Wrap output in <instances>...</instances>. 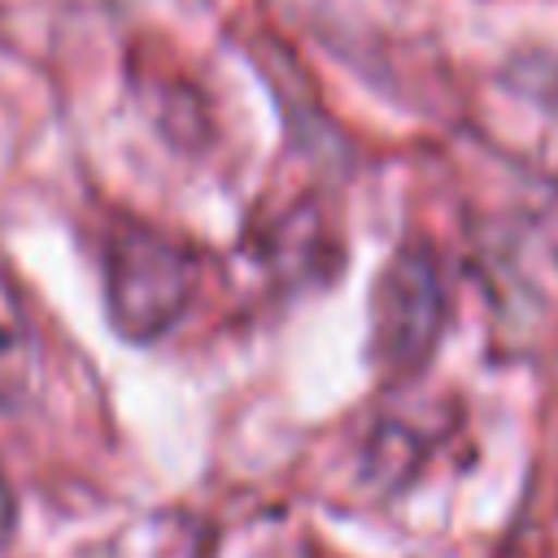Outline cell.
<instances>
[{"label": "cell", "mask_w": 558, "mask_h": 558, "mask_svg": "<svg viewBox=\"0 0 558 558\" xmlns=\"http://www.w3.org/2000/svg\"><path fill=\"white\" fill-rule=\"evenodd\" d=\"M449 292L427 244H401L371 288V362L384 375H414L445 331Z\"/></svg>", "instance_id": "cell-1"}, {"label": "cell", "mask_w": 558, "mask_h": 558, "mask_svg": "<svg viewBox=\"0 0 558 558\" xmlns=\"http://www.w3.org/2000/svg\"><path fill=\"white\" fill-rule=\"evenodd\" d=\"M187 296H192V257L179 244L153 231H126L109 244L105 301L113 327L126 340L148 344L166 336L179 323Z\"/></svg>", "instance_id": "cell-2"}, {"label": "cell", "mask_w": 558, "mask_h": 558, "mask_svg": "<svg viewBox=\"0 0 558 558\" xmlns=\"http://www.w3.org/2000/svg\"><path fill=\"white\" fill-rule=\"evenodd\" d=\"M9 519H13V497H9V488H4V480H0V532L9 527Z\"/></svg>", "instance_id": "cell-3"}]
</instances>
